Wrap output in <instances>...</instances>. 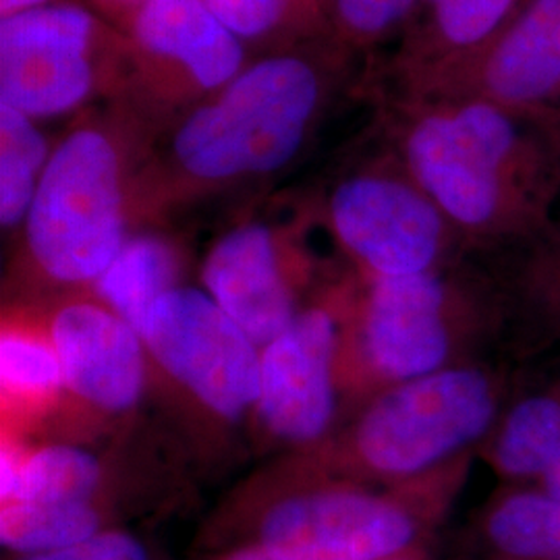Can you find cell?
Returning <instances> with one entry per match:
<instances>
[{
	"mask_svg": "<svg viewBox=\"0 0 560 560\" xmlns=\"http://www.w3.org/2000/svg\"><path fill=\"white\" fill-rule=\"evenodd\" d=\"M504 335L520 360L560 347V212L550 226L521 247L509 277L499 282Z\"/></svg>",
	"mask_w": 560,
	"mask_h": 560,
	"instance_id": "d6986e66",
	"label": "cell"
},
{
	"mask_svg": "<svg viewBox=\"0 0 560 560\" xmlns=\"http://www.w3.org/2000/svg\"><path fill=\"white\" fill-rule=\"evenodd\" d=\"M65 397L59 353L42 307L2 305L0 416L2 434L38 442Z\"/></svg>",
	"mask_w": 560,
	"mask_h": 560,
	"instance_id": "e0dca14e",
	"label": "cell"
},
{
	"mask_svg": "<svg viewBox=\"0 0 560 560\" xmlns=\"http://www.w3.org/2000/svg\"><path fill=\"white\" fill-rule=\"evenodd\" d=\"M502 335L499 280L463 261L395 279L355 275L342 340L349 411L390 384L483 360L486 345Z\"/></svg>",
	"mask_w": 560,
	"mask_h": 560,
	"instance_id": "ba28073f",
	"label": "cell"
},
{
	"mask_svg": "<svg viewBox=\"0 0 560 560\" xmlns=\"http://www.w3.org/2000/svg\"><path fill=\"white\" fill-rule=\"evenodd\" d=\"M513 393L509 370L486 360L397 382L360 400L316 446L282 459L376 486L423 480L478 455Z\"/></svg>",
	"mask_w": 560,
	"mask_h": 560,
	"instance_id": "8992f818",
	"label": "cell"
},
{
	"mask_svg": "<svg viewBox=\"0 0 560 560\" xmlns=\"http://www.w3.org/2000/svg\"><path fill=\"white\" fill-rule=\"evenodd\" d=\"M478 455L501 483L538 480L560 457V376L511 400Z\"/></svg>",
	"mask_w": 560,
	"mask_h": 560,
	"instance_id": "44dd1931",
	"label": "cell"
},
{
	"mask_svg": "<svg viewBox=\"0 0 560 560\" xmlns=\"http://www.w3.org/2000/svg\"><path fill=\"white\" fill-rule=\"evenodd\" d=\"M200 560H277L256 548H226L214 552H200Z\"/></svg>",
	"mask_w": 560,
	"mask_h": 560,
	"instance_id": "4316f807",
	"label": "cell"
},
{
	"mask_svg": "<svg viewBox=\"0 0 560 560\" xmlns=\"http://www.w3.org/2000/svg\"><path fill=\"white\" fill-rule=\"evenodd\" d=\"M459 560H560V499L502 483L467 523Z\"/></svg>",
	"mask_w": 560,
	"mask_h": 560,
	"instance_id": "ac0fdd59",
	"label": "cell"
},
{
	"mask_svg": "<svg viewBox=\"0 0 560 560\" xmlns=\"http://www.w3.org/2000/svg\"><path fill=\"white\" fill-rule=\"evenodd\" d=\"M154 418L196 474L222 471L252 453L261 347L201 287L180 284L141 326Z\"/></svg>",
	"mask_w": 560,
	"mask_h": 560,
	"instance_id": "52a82bcc",
	"label": "cell"
},
{
	"mask_svg": "<svg viewBox=\"0 0 560 560\" xmlns=\"http://www.w3.org/2000/svg\"><path fill=\"white\" fill-rule=\"evenodd\" d=\"M532 0H420L397 42L393 81L397 101L446 69L469 59L520 15Z\"/></svg>",
	"mask_w": 560,
	"mask_h": 560,
	"instance_id": "2e32d148",
	"label": "cell"
},
{
	"mask_svg": "<svg viewBox=\"0 0 560 560\" xmlns=\"http://www.w3.org/2000/svg\"><path fill=\"white\" fill-rule=\"evenodd\" d=\"M59 353L65 397L40 441L98 442L148 416L141 335L90 291L42 307Z\"/></svg>",
	"mask_w": 560,
	"mask_h": 560,
	"instance_id": "4fadbf2b",
	"label": "cell"
},
{
	"mask_svg": "<svg viewBox=\"0 0 560 560\" xmlns=\"http://www.w3.org/2000/svg\"><path fill=\"white\" fill-rule=\"evenodd\" d=\"M196 469L150 416L98 442H30L18 486L0 499L9 557L71 546L191 499Z\"/></svg>",
	"mask_w": 560,
	"mask_h": 560,
	"instance_id": "5b68a950",
	"label": "cell"
},
{
	"mask_svg": "<svg viewBox=\"0 0 560 560\" xmlns=\"http://www.w3.org/2000/svg\"><path fill=\"white\" fill-rule=\"evenodd\" d=\"M420 0H322L328 40L355 60L393 40L399 42Z\"/></svg>",
	"mask_w": 560,
	"mask_h": 560,
	"instance_id": "cb8c5ba5",
	"label": "cell"
},
{
	"mask_svg": "<svg viewBox=\"0 0 560 560\" xmlns=\"http://www.w3.org/2000/svg\"><path fill=\"white\" fill-rule=\"evenodd\" d=\"M52 2H59V0H0V20L27 13V11H34L40 7H48Z\"/></svg>",
	"mask_w": 560,
	"mask_h": 560,
	"instance_id": "83f0119b",
	"label": "cell"
},
{
	"mask_svg": "<svg viewBox=\"0 0 560 560\" xmlns=\"http://www.w3.org/2000/svg\"><path fill=\"white\" fill-rule=\"evenodd\" d=\"M322 231L314 196L254 206L210 241L201 289L264 347L349 270L318 249Z\"/></svg>",
	"mask_w": 560,
	"mask_h": 560,
	"instance_id": "9c48e42d",
	"label": "cell"
},
{
	"mask_svg": "<svg viewBox=\"0 0 560 560\" xmlns=\"http://www.w3.org/2000/svg\"><path fill=\"white\" fill-rule=\"evenodd\" d=\"M423 98H471L532 117L560 110V0H532L476 55L400 101Z\"/></svg>",
	"mask_w": 560,
	"mask_h": 560,
	"instance_id": "9a60e30c",
	"label": "cell"
},
{
	"mask_svg": "<svg viewBox=\"0 0 560 560\" xmlns=\"http://www.w3.org/2000/svg\"><path fill=\"white\" fill-rule=\"evenodd\" d=\"M353 277L349 268L324 287L261 347L260 399L252 425L256 457L268 460L312 448L347 418L342 340Z\"/></svg>",
	"mask_w": 560,
	"mask_h": 560,
	"instance_id": "7c38bea8",
	"label": "cell"
},
{
	"mask_svg": "<svg viewBox=\"0 0 560 560\" xmlns=\"http://www.w3.org/2000/svg\"><path fill=\"white\" fill-rule=\"evenodd\" d=\"M349 65L330 42L249 60L154 136L133 185V231L277 179L320 131Z\"/></svg>",
	"mask_w": 560,
	"mask_h": 560,
	"instance_id": "6da1fadb",
	"label": "cell"
},
{
	"mask_svg": "<svg viewBox=\"0 0 560 560\" xmlns=\"http://www.w3.org/2000/svg\"><path fill=\"white\" fill-rule=\"evenodd\" d=\"M55 143L42 131V122L0 104V226L4 235H18Z\"/></svg>",
	"mask_w": 560,
	"mask_h": 560,
	"instance_id": "603a6c76",
	"label": "cell"
},
{
	"mask_svg": "<svg viewBox=\"0 0 560 560\" xmlns=\"http://www.w3.org/2000/svg\"><path fill=\"white\" fill-rule=\"evenodd\" d=\"M474 459L411 483L376 486L275 457L219 502L196 550L256 548L277 560L430 559Z\"/></svg>",
	"mask_w": 560,
	"mask_h": 560,
	"instance_id": "7a4b0ae2",
	"label": "cell"
},
{
	"mask_svg": "<svg viewBox=\"0 0 560 560\" xmlns=\"http://www.w3.org/2000/svg\"><path fill=\"white\" fill-rule=\"evenodd\" d=\"M125 34L96 9L59 0L0 20V104L30 119H59L96 98L115 101Z\"/></svg>",
	"mask_w": 560,
	"mask_h": 560,
	"instance_id": "8fae6325",
	"label": "cell"
},
{
	"mask_svg": "<svg viewBox=\"0 0 560 560\" xmlns=\"http://www.w3.org/2000/svg\"><path fill=\"white\" fill-rule=\"evenodd\" d=\"M314 198L340 260L363 279L441 270L467 252L393 148L342 168Z\"/></svg>",
	"mask_w": 560,
	"mask_h": 560,
	"instance_id": "30bf717a",
	"label": "cell"
},
{
	"mask_svg": "<svg viewBox=\"0 0 560 560\" xmlns=\"http://www.w3.org/2000/svg\"><path fill=\"white\" fill-rule=\"evenodd\" d=\"M206 2L249 52L258 50V57L277 50L330 42L322 0Z\"/></svg>",
	"mask_w": 560,
	"mask_h": 560,
	"instance_id": "7402d4cb",
	"label": "cell"
},
{
	"mask_svg": "<svg viewBox=\"0 0 560 560\" xmlns=\"http://www.w3.org/2000/svg\"><path fill=\"white\" fill-rule=\"evenodd\" d=\"M538 119H540L541 125L548 129V133L552 136V140L559 145L560 150V110L550 113V115H541Z\"/></svg>",
	"mask_w": 560,
	"mask_h": 560,
	"instance_id": "f1b7e54d",
	"label": "cell"
},
{
	"mask_svg": "<svg viewBox=\"0 0 560 560\" xmlns=\"http://www.w3.org/2000/svg\"><path fill=\"white\" fill-rule=\"evenodd\" d=\"M7 560H166L156 541L133 527L110 529L88 540Z\"/></svg>",
	"mask_w": 560,
	"mask_h": 560,
	"instance_id": "d4e9b609",
	"label": "cell"
},
{
	"mask_svg": "<svg viewBox=\"0 0 560 560\" xmlns=\"http://www.w3.org/2000/svg\"><path fill=\"white\" fill-rule=\"evenodd\" d=\"M120 30L125 71L115 101L156 133L217 94L254 59L206 0H148Z\"/></svg>",
	"mask_w": 560,
	"mask_h": 560,
	"instance_id": "5bb4252c",
	"label": "cell"
},
{
	"mask_svg": "<svg viewBox=\"0 0 560 560\" xmlns=\"http://www.w3.org/2000/svg\"><path fill=\"white\" fill-rule=\"evenodd\" d=\"M189 254L168 226L136 229L90 293L138 332L150 307L185 282Z\"/></svg>",
	"mask_w": 560,
	"mask_h": 560,
	"instance_id": "ffe728a7",
	"label": "cell"
},
{
	"mask_svg": "<svg viewBox=\"0 0 560 560\" xmlns=\"http://www.w3.org/2000/svg\"><path fill=\"white\" fill-rule=\"evenodd\" d=\"M145 2L148 0H90L92 9H96L101 15L119 27Z\"/></svg>",
	"mask_w": 560,
	"mask_h": 560,
	"instance_id": "484cf974",
	"label": "cell"
},
{
	"mask_svg": "<svg viewBox=\"0 0 560 560\" xmlns=\"http://www.w3.org/2000/svg\"><path fill=\"white\" fill-rule=\"evenodd\" d=\"M411 560H430V559H411Z\"/></svg>",
	"mask_w": 560,
	"mask_h": 560,
	"instance_id": "f546056e",
	"label": "cell"
},
{
	"mask_svg": "<svg viewBox=\"0 0 560 560\" xmlns=\"http://www.w3.org/2000/svg\"><path fill=\"white\" fill-rule=\"evenodd\" d=\"M393 150L467 252L523 247L559 214L560 150L538 117L471 98L395 104Z\"/></svg>",
	"mask_w": 560,
	"mask_h": 560,
	"instance_id": "3957f363",
	"label": "cell"
},
{
	"mask_svg": "<svg viewBox=\"0 0 560 560\" xmlns=\"http://www.w3.org/2000/svg\"><path fill=\"white\" fill-rule=\"evenodd\" d=\"M154 136L119 101L60 136L15 235L2 305L44 307L94 287L133 233V185Z\"/></svg>",
	"mask_w": 560,
	"mask_h": 560,
	"instance_id": "277c9868",
	"label": "cell"
}]
</instances>
